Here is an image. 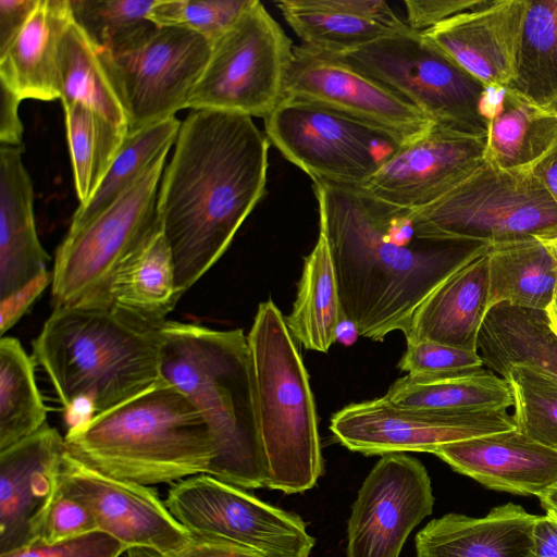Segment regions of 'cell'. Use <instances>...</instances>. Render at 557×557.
I'll return each mask as SVG.
<instances>
[{
    "label": "cell",
    "mask_w": 557,
    "mask_h": 557,
    "mask_svg": "<svg viewBox=\"0 0 557 557\" xmlns=\"http://www.w3.org/2000/svg\"><path fill=\"white\" fill-rule=\"evenodd\" d=\"M313 191L343 312L359 335L374 342L394 331L405 335L422 302L491 247L430 233L413 210L361 187L315 181Z\"/></svg>",
    "instance_id": "1"
},
{
    "label": "cell",
    "mask_w": 557,
    "mask_h": 557,
    "mask_svg": "<svg viewBox=\"0 0 557 557\" xmlns=\"http://www.w3.org/2000/svg\"><path fill=\"white\" fill-rule=\"evenodd\" d=\"M174 145L157 214L183 296L222 257L265 195L270 141L248 115L193 110Z\"/></svg>",
    "instance_id": "2"
},
{
    "label": "cell",
    "mask_w": 557,
    "mask_h": 557,
    "mask_svg": "<svg viewBox=\"0 0 557 557\" xmlns=\"http://www.w3.org/2000/svg\"><path fill=\"white\" fill-rule=\"evenodd\" d=\"M160 380L184 393L210 428L209 475L244 490L265 487L251 357L242 329L164 321L157 329Z\"/></svg>",
    "instance_id": "3"
},
{
    "label": "cell",
    "mask_w": 557,
    "mask_h": 557,
    "mask_svg": "<svg viewBox=\"0 0 557 557\" xmlns=\"http://www.w3.org/2000/svg\"><path fill=\"white\" fill-rule=\"evenodd\" d=\"M158 327L110 307L53 308L33 342L70 428L106 412L160 381Z\"/></svg>",
    "instance_id": "4"
},
{
    "label": "cell",
    "mask_w": 557,
    "mask_h": 557,
    "mask_svg": "<svg viewBox=\"0 0 557 557\" xmlns=\"http://www.w3.org/2000/svg\"><path fill=\"white\" fill-rule=\"evenodd\" d=\"M66 453L104 475L143 485L207 474L210 428L194 403L159 381L135 397L69 428Z\"/></svg>",
    "instance_id": "5"
},
{
    "label": "cell",
    "mask_w": 557,
    "mask_h": 557,
    "mask_svg": "<svg viewBox=\"0 0 557 557\" xmlns=\"http://www.w3.org/2000/svg\"><path fill=\"white\" fill-rule=\"evenodd\" d=\"M247 339L265 487L304 493L324 471L318 413L301 356L272 300L259 304Z\"/></svg>",
    "instance_id": "6"
},
{
    "label": "cell",
    "mask_w": 557,
    "mask_h": 557,
    "mask_svg": "<svg viewBox=\"0 0 557 557\" xmlns=\"http://www.w3.org/2000/svg\"><path fill=\"white\" fill-rule=\"evenodd\" d=\"M169 150L102 213L67 231L51 273L53 308L107 307L109 285L120 264L159 230L157 200Z\"/></svg>",
    "instance_id": "7"
},
{
    "label": "cell",
    "mask_w": 557,
    "mask_h": 557,
    "mask_svg": "<svg viewBox=\"0 0 557 557\" xmlns=\"http://www.w3.org/2000/svg\"><path fill=\"white\" fill-rule=\"evenodd\" d=\"M385 85L434 125L486 136L487 87L420 33H396L344 55H334Z\"/></svg>",
    "instance_id": "8"
},
{
    "label": "cell",
    "mask_w": 557,
    "mask_h": 557,
    "mask_svg": "<svg viewBox=\"0 0 557 557\" xmlns=\"http://www.w3.org/2000/svg\"><path fill=\"white\" fill-rule=\"evenodd\" d=\"M294 45L258 0L213 42L187 104L265 119L284 99Z\"/></svg>",
    "instance_id": "9"
},
{
    "label": "cell",
    "mask_w": 557,
    "mask_h": 557,
    "mask_svg": "<svg viewBox=\"0 0 557 557\" xmlns=\"http://www.w3.org/2000/svg\"><path fill=\"white\" fill-rule=\"evenodd\" d=\"M430 233L497 245L557 239V205L530 170L488 162L434 203L413 210Z\"/></svg>",
    "instance_id": "10"
},
{
    "label": "cell",
    "mask_w": 557,
    "mask_h": 557,
    "mask_svg": "<svg viewBox=\"0 0 557 557\" xmlns=\"http://www.w3.org/2000/svg\"><path fill=\"white\" fill-rule=\"evenodd\" d=\"M263 120L269 141L312 182L363 187L405 143L337 111L287 97Z\"/></svg>",
    "instance_id": "11"
},
{
    "label": "cell",
    "mask_w": 557,
    "mask_h": 557,
    "mask_svg": "<svg viewBox=\"0 0 557 557\" xmlns=\"http://www.w3.org/2000/svg\"><path fill=\"white\" fill-rule=\"evenodd\" d=\"M164 504L191 534L225 541L262 557H309L315 544L295 512L209 474L177 481Z\"/></svg>",
    "instance_id": "12"
},
{
    "label": "cell",
    "mask_w": 557,
    "mask_h": 557,
    "mask_svg": "<svg viewBox=\"0 0 557 557\" xmlns=\"http://www.w3.org/2000/svg\"><path fill=\"white\" fill-rule=\"evenodd\" d=\"M211 41L180 27H158L117 52L99 51L128 121V133L187 108Z\"/></svg>",
    "instance_id": "13"
},
{
    "label": "cell",
    "mask_w": 557,
    "mask_h": 557,
    "mask_svg": "<svg viewBox=\"0 0 557 557\" xmlns=\"http://www.w3.org/2000/svg\"><path fill=\"white\" fill-rule=\"evenodd\" d=\"M517 429L504 410L438 411L397 406L384 396L350 404L331 418L334 438L364 456L434 453L438 447Z\"/></svg>",
    "instance_id": "14"
},
{
    "label": "cell",
    "mask_w": 557,
    "mask_h": 557,
    "mask_svg": "<svg viewBox=\"0 0 557 557\" xmlns=\"http://www.w3.org/2000/svg\"><path fill=\"white\" fill-rule=\"evenodd\" d=\"M433 505L431 479L419 459L405 453L381 456L351 505L346 557H399Z\"/></svg>",
    "instance_id": "15"
},
{
    "label": "cell",
    "mask_w": 557,
    "mask_h": 557,
    "mask_svg": "<svg viewBox=\"0 0 557 557\" xmlns=\"http://www.w3.org/2000/svg\"><path fill=\"white\" fill-rule=\"evenodd\" d=\"M285 97L323 106L404 141L434 126L423 113L385 85L342 59L305 45L294 46L285 79Z\"/></svg>",
    "instance_id": "16"
},
{
    "label": "cell",
    "mask_w": 557,
    "mask_h": 557,
    "mask_svg": "<svg viewBox=\"0 0 557 557\" xmlns=\"http://www.w3.org/2000/svg\"><path fill=\"white\" fill-rule=\"evenodd\" d=\"M61 483L88 508L98 530L124 544L127 550L148 548L166 554L191 537L153 488L99 473L66 451Z\"/></svg>",
    "instance_id": "17"
},
{
    "label": "cell",
    "mask_w": 557,
    "mask_h": 557,
    "mask_svg": "<svg viewBox=\"0 0 557 557\" xmlns=\"http://www.w3.org/2000/svg\"><path fill=\"white\" fill-rule=\"evenodd\" d=\"M486 136L432 126L405 141L361 188L403 208H425L469 178L485 162Z\"/></svg>",
    "instance_id": "18"
},
{
    "label": "cell",
    "mask_w": 557,
    "mask_h": 557,
    "mask_svg": "<svg viewBox=\"0 0 557 557\" xmlns=\"http://www.w3.org/2000/svg\"><path fill=\"white\" fill-rule=\"evenodd\" d=\"M64 437L47 423L0 451V554L35 540L61 488Z\"/></svg>",
    "instance_id": "19"
},
{
    "label": "cell",
    "mask_w": 557,
    "mask_h": 557,
    "mask_svg": "<svg viewBox=\"0 0 557 557\" xmlns=\"http://www.w3.org/2000/svg\"><path fill=\"white\" fill-rule=\"evenodd\" d=\"M528 0H493L459 13L424 38L486 87L508 86Z\"/></svg>",
    "instance_id": "20"
},
{
    "label": "cell",
    "mask_w": 557,
    "mask_h": 557,
    "mask_svg": "<svg viewBox=\"0 0 557 557\" xmlns=\"http://www.w3.org/2000/svg\"><path fill=\"white\" fill-rule=\"evenodd\" d=\"M49 256L35 223L34 188L22 147H0V302L17 296L37 298L51 274Z\"/></svg>",
    "instance_id": "21"
},
{
    "label": "cell",
    "mask_w": 557,
    "mask_h": 557,
    "mask_svg": "<svg viewBox=\"0 0 557 557\" xmlns=\"http://www.w3.org/2000/svg\"><path fill=\"white\" fill-rule=\"evenodd\" d=\"M433 454L495 491L539 497L557 483V449L518 429L446 444Z\"/></svg>",
    "instance_id": "22"
},
{
    "label": "cell",
    "mask_w": 557,
    "mask_h": 557,
    "mask_svg": "<svg viewBox=\"0 0 557 557\" xmlns=\"http://www.w3.org/2000/svg\"><path fill=\"white\" fill-rule=\"evenodd\" d=\"M536 515L507 503L480 518L446 513L416 535V557H533Z\"/></svg>",
    "instance_id": "23"
},
{
    "label": "cell",
    "mask_w": 557,
    "mask_h": 557,
    "mask_svg": "<svg viewBox=\"0 0 557 557\" xmlns=\"http://www.w3.org/2000/svg\"><path fill=\"white\" fill-rule=\"evenodd\" d=\"M73 21L70 0H37L21 32L0 54V83L21 100L60 98V47Z\"/></svg>",
    "instance_id": "24"
},
{
    "label": "cell",
    "mask_w": 557,
    "mask_h": 557,
    "mask_svg": "<svg viewBox=\"0 0 557 557\" xmlns=\"http://www.w3.org/2000/svg\"><path fill=\"white\" fill-rule=\"evenodd\" d=\"M488 312L487 252L473 259L417 309L406 343L433 341L478 351L479 334Z\"/></svg>",
    "instance_id": "25"
},
{
    "label": "cell",
    "mask_w": 557,
    "mask_h": 557,
    "mask_svg": "<svg viewBox=\"0 0 557 557\" xmlns=\"http://www.w3.org/2000/svg\"><path fill=\"white\" fill-rule=\"evenodd\" d=\"M484 159L507 171L530 170L557 140V116L508 87H487Z\"/></svg>",
    "instance_id": "26"
},
{
    "label": "cell",
    "mask_w": 557,
    "mask_h": 557,
    "mask_svg": "<svg viewBox=\"0 0 557 557\" xmlns=\"http://www.w3.org/2000/svg\"><path fill=\"white\" fill-rule=\"evenodd\" d=\"M181 297L171 249L159 226L115 271L107 307L140 324L158 327Z\"/></svg>",
    "instance_id": "27"
},
{
    "label": "cell",
    "mask_w": 557,
    "mask_h": 557,
    "mask_svg": "<svg viewBox=\"0 0 557 557\" xmlns=\"http://www.w3.org/2000/svg\"><path fill=\"white\" fill-rule=\"evenodd\" d=\"M478 352L499 375L513 364H525L557 382V336L544 310L492 307L479 334Z\"/></svg>",
    "instance_id": "28"
},
{
    "label": "cell",
    "mask_w": 557,
    "mask_h": 557,
    "mask_svg": "<svg viewBox=\"0 0 557 557\" xmlns=\"http://www.w3.org/2000/svg\"><path fill=\"white\" fill-rule=\"evenodd\" d=\"M488 310L499 304L546 310L557 281V239H527L492 245Z\"/></svg>",
    "instance_id": "29"
},
{
    "label": "cell",
    "mask_w": 557,
    "mask_h": 557,
    "mask_svg": "<svg viewBox=\"0 0 557 557\" xmlns=\"http://www.w3.org/2000/svg\"><path fill=\"white\" fill-rule=\"evenodd\" d=\"M384 397L400 407L438 411L508 410L513 406L508 381L485 369L472 374H407Z\"/></svg>",
    "instance_id": "30"
},
{
    "label": "cell",
    "mask_w": 557,
    "mask_h": 557,
    "mask_svg": "<svg viewBox=\"0 0 557 557\" xmlns=\"http://www.w3.org/2000/svg\"><path fill=\"white\" fill-rule=\"evenodd\" d=\"M345 318L330 248L320 233L305 258L297 296L285 323L305 349L327 352Z\"/></svg>",
    "instance_id": "31"
},
{
    "label": "cell",
    "mask_w": 557,
    "mask_h": 557,
    "mask_svg": "<svg viewBox=\"0 0 557 557\" xmlns=\"http://www.w3.org/2000/svg\"><path fill=\"white\" fill-rule=\"evenodd\" d=\"M59 76L64 109L83 103L128 132L126 112L99 50L74 21L61 42Z\"/></svg>",
    "instance_id": "32"
},
{
    "label": "cell",
    "mask_w": 557,
    "mask_h": 557,
    "mask_svg": "<svg viewBox=\"0 0 557 557\" xmlns=\"http://www.w3.org/2000/svg\"><path fill=\"white\" fill-rule=\"evenodd\" d=\"M509 89L544 107L557 96V0H528Z\"/></svg>",
    "instance_id": "33"
},
{
    "label": "cell",
    "mask_w": 557,
    "mask_h": 557,
    "mask_svg": "<svg viewBox=\"0 0 557 557\" xmlns=\"http://www.w3.org/2000/svg\"><path fill=\"white\" fill-rule=\"evenodd\" d=\"M32 359L21 343L0 339V451L46 424L47 409L38 391Z\"/></svg>",
    "instance_id": "34"
},
{
    "label": "cell",
    "mask_w": 557,
    "mask_h": 557,
    "mask_svg": "<svg viewBox=\"0 0 557 557\" xmlns=\"http://www.w3.org/2000/svg\"><path fill=\"white\" fill-rule=\"evenodd\" d=\"M64 112L74 185L79 206H85L102 183L128 132L83 103H73Z\"/></svg>",
    "instance_id": "35"
},
{
    "label": "cell",
    "mask_w": 557,
    "mask_h": 557,
    "mask_svg": "<svg viewBox=\"0 0 557 557\" xmlns=\"http://www.w3.org/2000/svg\"><path fill=\"white\" fill-rule=\"evenodd\" d=\"M181 123L173 116L128 133L91 199L76 209L69 230L85 225L113 205L163 150L175 144Z\"/></svg>",
    "instance_id": "36"
},
{
    "label": "cell",
    "mask_w": 557,
    "mask_h": 557,
    "mask_svg": "<svg viewBox=\"0 0 557 557\" xmlns=\"http://www.w3.org/2000/svg\"><path fill=\"white\" fill-rule=\"evenodd\" d=\"M275 5L302 45L332 55H344L397 33L346 12L304 7L297 0H281Z\"/></svg>",
    "instance_id": "37"
},
{
    "label": "cell",
    "mask_w": 557,
    "mask_h": 557,
    "mask_svg": "<svg viewBox=\"0 0 557 557\" xmlns=\"http://www.w3.org/2000/svg\"><path fill=\"white\" fill-rule=\"evenodd\" d=\"M70 1L74 22L99 51L124 50L156 27L148 14L157 0Z\"/></svg>",
    "instance_id": "38"
},
{
    "label": "cell",
    "mask_w": 557,
    "mask_h": 557,
    "mask_svg": "<svg viewBox=\"0 0 557 557\" xmlns=\"http://www.w3.org/2000/svg\"><path fill=\"white\" fill-rule=\"evenodd\" d=\"M500 376L512 391L517 429L557 449V382L525 364H513Z\"/></svg>",
    "instance_id": "39"
},
{
    "label": "cell",
    "mask_w": 557,
    "mask_h": 557,
    "mask_svg": "<svg viewBox=\"0 0 557 557\" xmlns=\"http://www.w3.org/2000/svg\"><path fill=\"white\" fill-rule=\"evenodd\" d=\"M251 0H157L148 20L158 27H180L209 41L218 39Z\"/></svg>",
    "instance_id": "40"
},
{
    "label": "cell",
    "mask_w": 557,
    "mask_h": 557,
    "mask_svg": "<svg viewBox=\"0 0 557 557\" xmlns=\"http://www.w3.org/2000/svg\"><path fill=\"white\" fill-rule=\"evenodd\" d=\"M407 374H472L484 369L478 351L458 348L433 341L407 343L398 362Z\"/></svg>",
    "instance_id": "41"
},
{
    "label": "cell",
    "mask_w": 557,
    "mask_h": 557,
    "mask_svg": "<svg viewBox=\"0 0 557 557\" xmlns=\"http://www.w3.org/2000/svg\"><path fill=\"white\" fill-rule=\"evenodd\" d=\"M99 531L88 508L62 487L46 511L36 537L48 545L59 544Z\"/></svg>",
    "instance_id": "42"
},
{
    "label": "cell",
    "mask_w": 557,
    "mask_h": 557,
    "mask_svg": "<svg viewBox=\"0 0 557 557\" xmlns=\"http://www.w3.org/2000/svg\"><path fill=\"white\" fill-rule=\"evenodd\" d=\"M127 547L112 536L100 532H91L77 539L59 544L48 545L38 539L0 557H120Z\"/></svg>",
    "instance_id": "43"
},
{
    "label": "cell",
    "mask_w": 557,
    "mask_h": 557,
    "mask_svg": "<svg viewBox=\"0 0 557 557\" xmlns=\"http://www.w3.org/2000/svg\"><path fill=\"white\" fill-rule=\"evenodd\" d=\"M490 0H405L407 25L425 33L442 22L466 11L486 4Z\"/></svg>",
    "instance_id": "44"
},
{
    "label": "cell",
    "mask_w": 557,
    "mask_h": 557,
    "mask_svg": "<svg viewBox=\"0 0 557 557\" xmlns=\"http://www.w3.org/2000/svg\"><path fill=\"white\" fill-rule=\"evenodd\" d=\"M128 557H262L261 555L213 537L191 534L181 548L161 554L148 548H131Z\"/></svg>",
    "instance_id": "45"
},
{
    "label": "cell",
    "mask_w": 557,
    "mask_h": 557,
    "mask_svg": "<svg viewBox=\"0 0 557 557\" xmlns=\"http://www.w3.org/2000/svg\"><path fill=\"white\" fill-rule=\"evenodd\" d=\"M37 0H0V54L21 32Z\"/></svg>",
    "instance_id": "46"
},
{
    "label": "cell",
    "mask_w": 557,
    "mask_h": 557,
    "mask_svg": "<svg viewBox=\"0 0 557 557\" xmlns=\"http://www.w3.org/2000/svg\"><path fill=\"white\" fill-rule=\"evenodd\" d=\"M22 100L0 83V143L4 146L21 147L23 124L18 116Z\"/></svg>",
    "instance_id": "47"
},
{
    "label": "cell",
    "mask_w": 557,
    "mask_h": 557,
    "mask_svg": "<svg viewBox=\"0 0 557 557\" xmlns=\"http://www.w3.org/2000/svg\"><path fill=\"white\" fill-rule=\"evenodd\" d=\"M533 557H557V513L536 516L532 531Z\"/></svg>",
    "instance_id": "48"
},
{
    "label": "cell",
    "mask_w": 557,
    "mask_h": 557,
    "mask_svg": "<svg viewBox=\"0 0 557 557\" xmlns=\"http://www.w3.org/2000/svg\"><path fill=\"white\" fill-rule=\"evenodd\" d=\"M530 171L557 205V140Z\"/></svg>",
    "instance_id": "49"
},
{
    "label": "cell",
    "mask_w": 557,
    "mask_h": 557,
    "mask_svg": "<svg viewBox=\"0 0 557 557\" xmlns=\"http://www.w3.org/2000/svg\"><path fill=\"white\" fill-rule=\"evenodd\" d=\"M537 498L545 511L557 513V483L542 493Z\"/></svg>",
    "instance_id": "50"
},
{
    "label": "cell",
    "mask_w": 557,
    "mask_h": 557,
    "mask_svg": "<svg viewBox=\"0 0 557 557\" xmlns=\"http://www.w3.org/2000/svg\"><path fill=\"white\" fill-rule=\"evenodd\" d=\"M545 312L549 321L550 327L555 335L557 336V281L554 288L552 301L547 309L545 310Z\"/></svg>",
    "instance_id": "51"
},
{
    "label": "cell",
    "mask_w": 557,
    "mask_h": 557,
    "mask_svg": "<svg viewBox=\"0 0 557 557\" xmlns=\"http://www.w3.org/2000/svg\"><path fill=\"white\" fill-rule=\"evenodd\" d=\"M546 111L557 116V96L543 107Z\"/></svg>",
    "instance_id": "52"
}]
</instances>
